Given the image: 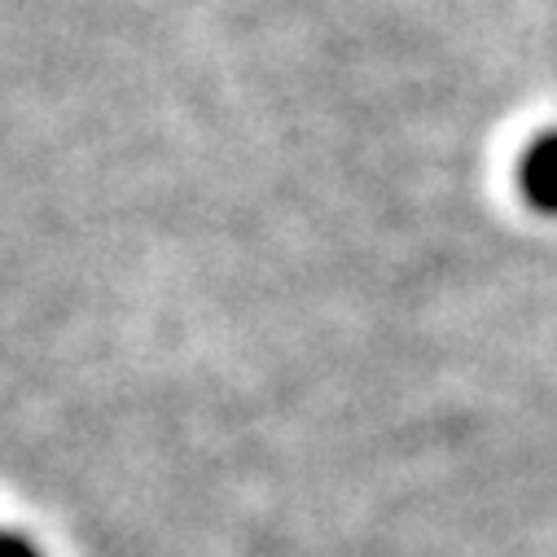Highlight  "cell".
I'll return each mask as SVG.
<instances>
[{"label": "cell", "instance_id": "1", "mask_svg": "<svg viewBox=\"0 0 557 557\" xmlns=\"http://www.w3.org/2000/svg\"><path fill=\"white\" fill-rule=\"evenodd\" d=\"M518 185H522V194H527V202L535 211L557 215V132L540 136V141L522 154Z\"/></svg>", "mask_w": 557, "mask_h": 557}, {"label": "cell", "instance_id": "2", "mask_svg": "<svg viewBox=\"0 0 557 557\" xmlns=\"http://www.w3.org/2000/svg\"><path fill=\"white\" fill-rule=\"evenodd\" d=\"M0 557H40V548L18 531H0Z\"/></svg>", "mask_w": 557, "mask_h": 557}]
</instances>
